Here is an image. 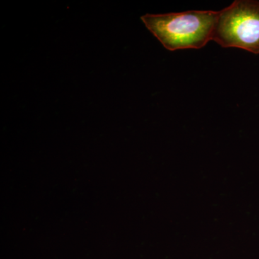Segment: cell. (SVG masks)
Wrapping results in <instances>:
<instances>
[{
    "instance_id": "6da1fadb",
    "label": "cell",
    "mask_w": 259,
    "mask_h": 259,
    "mask_svg": "<svg viewBox=\"0 0 259 259\" xmlns=\"http://www.w3.org/2000/svg\"><path fill=\"white\" fill-rule=\"evenodd\" d=\"M218 12L194 10L183 13L145 15L146 28L168 51L199 49L212 40Z\"/></svg>"
},
{
    "instance_id": "7a4b0ae2",
    "label": "cell",
    "mask_w": 259,
    "mask_h": 259,
    "mask_svg": "<svg viewBox=\"0 0 259 259\" xmlns=\"http://www.w3.org/2000/svg\"><path fill=\"white\" fill-rule=\"evenodd\" d=\"M212 40L259 54V1L237 0L218 12Z\"/></svg>"
}]
</instances>
